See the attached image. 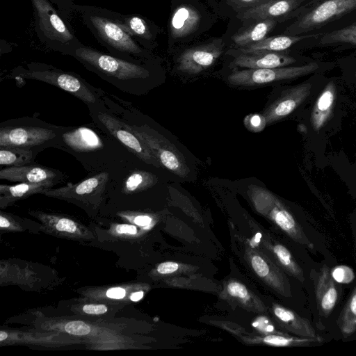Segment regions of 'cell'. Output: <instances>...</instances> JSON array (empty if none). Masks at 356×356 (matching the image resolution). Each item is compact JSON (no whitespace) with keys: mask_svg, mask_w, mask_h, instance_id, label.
Instances as JSON below:
<instances>
[{"mask_svg":"<svg viewBox=\"0 0 356 356\" xmlns=\"http://www.w3.org/2000/svg\"><path fill=\"white\" fill-rule=\"evenodd\" d=\"M252 266L257 274L260 277H265L269 273V267L266 261L259 256L252 259Z\"/></svg>","mask_w":356,"mask_h":356,"instance_id":"34","label":"cell"},{"mask_svg":"<svg viewBox=\"0 0 356 356\" xmlns=\"http://www.w3.org/2000/svg\"><path fill=\"white\" fill-rule=\"evenodd\" d=\"M261 237V233H259V232L257 233L255 235L254 241L256 243H259L260 241Z\"/></svg>","mask_w":356,"mask_h":356,"instance_id":"45","label":"cell"},{"mask_svg":"<svg viewBox=\"0 0 356 356\" xmlns=\"http://www.w3.org/2000/svg\"><path fill=\"white\" fill-rule=\"evenodd\" d=\"M335 99V86L330 82L322 91L314 106L311 115V123L316 131H318L329 118Z\"/></svg>","mask_w":356,"mask_h":356,"instance_id":"24","label":"cell"},{"mask_svg":"<svg viewBox=\"0 0 356 356\" xmlns=\"http://www.w3.org/2000/svg\"><path fill=\"white\" fill-rule=\"evenodd\" d=\"M0 227L1 229L22 230L21 227L13 219L3 213L0 216Z\"/></svg>","mask_w":356,"mask_h":356,"instance_id":"36","label":"cell"},{"mask_svg":"<svg viewBox=\"0 0 356 356\" xmlns=\"http://www.w3.org/2000/svg\"><path fill=\"white\" fill-rule=\"evenodd\" d=\"M12 74L24 79L41 81L58 87L72 94L86 103H95V96L84 82L74 74L65 72L51 65L31 63L27 67H18Z\"/></svg>","mask_w":356,"mask_h":356,"instance_id":"4","label":"cell"},{"mask_svg":"<svg viewBox=\"0 0 356 356\" xmlns=\"http://www.w3.org/2000/svg\"><path fill=\"white\" fill-rule=\"evenodd\" d=\"M266 193L269 202L273 207L272 216L277 225L294 237L299 243L309 249L313 250L314 248V243L306 236L293 216L282 207L270 191L266 190Z\"/></svg>","mask_w":356,"mask_h":356,"instance_id":"19","label":"cell"},{"mask_svg":"<svg viewBox=\"0 0 356 356\" xmlns=\"http://www.w3.org/2000/svg\"><path fill=\"white\" fill-rule=\"evenodd\" d=\"M306 0H268L254 8L238 13L237 18L241 21H260L267 19H288L300 11L302 3Z\"/></svg>","mask_w":356,"mask_h":356,"instance_id":"13","label":"cell"},{"mask_svg":"<svg viewBox=\"0 0 356 356\" xmlns=\"http://www.w3.org/2000/svg\"><path fill=\"white\" fill-rule=\"evenodd\" d=\"M268 0H227V3L238 13L258 6Z\"/></svg>","mask_w":356,"mask_h":356,"instance_id":"32","label":"cell"},{"mask_svg":"<svg viewBox=\"0 0 356 356\" xmlns=\"http://www.w3.org/2000/svg\"><path fill=\"white\" fill-rule=\"evenodd\" d=\"M8 338V333L5 331L0 332V341L2 342Z\"/></svg>","mask_w":356,"mask_h":356,"instance_id":"44","label":"cell"},{"mask_svg":"<svg viewBox=\"0 0 356 356\" xmlns=\"http://www.w3.org/2000/svg\"><path fill=\"white\" fill-rule=\"evenodd\" d=\"M277 22L276 19H270L257 21L243 32L233 35L232 40L240 47L254 44L264 39L275 28Z\"/></svg>","mask_w":356,"mask_h":356,"instance_id":"25","label":"cell"},{"mask_svg":"<svg viewBox=\"0 0 356 356\" xmlns=\"http://www.w3.org/2000/svg\"><path fill=\"white\" fill-rule=\"evenodd\" d=\"M56 6L61 15L65 19H68L71 15L74 13L73 0H49Z\"/></svg>","mask_w":356,"mask_h":356,"instance_id":"33","label":"cell"},{"mask_svg":"<svg viewBox=\"0 0 356 356\" xmlns=\"http://www.w3.org/2000/svg\"><path fill=\"white\" fill-rule=\"evenodd\" d=\"M71 56L87 68L99 74L120 81L144 79L149 76V70L136 62L123 59L82 44Z\"/></svg>","mask_w":356,"mask_h":356,"instance_id":"3","label":"cell"},{"mask_svg":"<svg viewBox=\"0 0 356 356\" xmlns=\"http://www.w3.org/2000/svg\"><path fill=\"white\" fill-rule=\"evenodd\" d=\"M108 180V173L101 172L75 184L46 189L42 194L58 199L76 200L84 204H99Z\"/></svg>","mask_w":356,"mask_h":356,"instance_id":"8","label":"cell"},{"mask_svg":"<svg viewBox=\"0 0 356 356\" xmlns=\"http://www.w3.org/2000/svg\"><path fill=\"white\" fill-rule=\"evenodd\" d=\"M143 294L144 293L143 291L134 292L131 295L130 299L134 302L138 301L143 297Z\"/></svg>","mask_w":356,"mask_h":356,"instance_id":"43","label":"cell"},{"mask_svg":"<svg viewBox=\"0 0 356 356\" xmlns=\"http://www.w3.org/2000/svg\"><path fill=\"white\" fill-rule=\"evenodd\" d=\"M56 172L42 165L10 166L1 170L0 179L20 183H40L54 180Z\"/></svg>","mask_w":356,"mask_h":356,"instance_id":"18","label":"cell"},{"mask_svg":"<svg viewBox=\"0 0 356 356\" xmlns=\"http://www.w3.org/2000/svg\"><path fill=\"white\" fill-rule=\"evenodd\" d=\"M56 136L54 131L39 127H5L0 129V147H29Z\"/></svg>","mask_w":356,"mask_h":356,"instance_id":"12","label":"cell"},{"mask_svg":"<svg viewBox=\"0 0 356 356\" xmlns=\"http://www.w3.org/2000/svg\"><path fill=\"white\" fill-rule=\"evenodd\" d=\"M318 67V63H310L300 66L244 69L234 71L228 76L227 81L234 86H261L303 76L314 72Z\"/></svg>","mask_w":356,"mask_h":356,"instance_id":"5","label":"cell"},{"mask_svg":"<svg viewBox=\"0 0 356 356\" xmlns=\"http://www.w3.org/2000/svg\"><path fill=\"white\" fill-rule=\"evenodd\" d=\"M316 35H276L257 42L245 47H239V51H273L279 52L289 49L304 39L314 37Z\"/></svg>","mask_w":356,"mask_h":356,"instance_id":"23","label":"cell"},{"mask_svg":"<svg viewBox=\"0 0 356 356\" xmlns=\"http://www.w3.org/2000/svg\"><path fill=\"white\" fill-rule=\"evenodd\" d=\"M337 325L343 337L346 338L356 331V286L337 319Z\"/></svg>","mask_w":356,"mask_h":356,"instance_id":"26","label":"cell"},{"mask_svg":"<svg viewBox=\"0 0 356 356\" xmlns=\"http://www.w3.org/2000/svg\"><path fill=\"white\" fill-rule=\"evenodd\" d=\"M115 231L120 234H130L134 235L137 233V228L134 225L121 224L118 225Z\"/></svg>","mask_w":356,"mask_h":356,"instance_id":"40","label":"cell"},{"mask_svg":"<svg viewBox=\"0 0 356 356\" xmlns=\"http://www.w3.org/2000/svg\"><path fill=\"white\" fill-rule=\"evenodd\" d=\"M113 14L120 26L141 47H150L155 35L148 20L138 14L124 15L114 10Z\"/></svg>","mask_w":356,"mask_h":356,"instance_id":"17","label":"cell"},{"mask_svg":"<svg viewBox=\"0 0 356 356\" xmlns=\"http://www.w3.org/2000/svg\"><path fill=\"white\" fill-rule=\"evenodd\" d=\"M229 293L234 297L244 298L248 295L247 289L238 282H232L227 286Z\"/></svg>","mask_w":356,"mask_h":356,"instance_id":"35","label":"cell"},{"mask_svg":"<svg viewBox=\"0 0 356 356\" xmlns=\"http://www.w3.org/2000/svg\"><path fill=\"white\" fill-rule=\"evenodd\" d=\"M252 325L254 327H257L259 325V323L258 322H254V323H252Z\"/></svg>","mask_w":356,"mask_h":356,"instance_id":"47","label":"cell"},{"mask_svg":"<svg viewBox=\"0 0 356 356\" xmlns=\"http://www.w3.org/2000/svg\"><path fill=\"white\" fill-rule=\"evenodd\" d=\"M35 18V31L40 42L49 49L71 56L83 43L72 26L64 20L49 0H31Z\"/></svg>","mask_w":356,"mask_h":356,"instance_id":"2","label":"cell"},{"mask_svg":"<svg viewBox=\"0 0 356 356\" xmlns=\"http://www.w3.org/2000/svg\"><path fill=\"white\" fill-rule=\"evenodd\" d=\"M98 118L113 136L143 161L157 168L161 165L144 142L132 131L130 125L106 113H100Z\"/></svg>","mask_w":356,"mask_h":356,"instance_id":"9","label":"cell"},{"mask_svg":"<svg viewBox=\"0 0 356 356\" xmlns=\"http://www.w3.org/2000/svg\"><path fill=\"white\" fill-rule=\"evenodd\" d=\"M355 76H356V74H355Z\"/></svg>","mask_w":356,"mask_h":356,"instance_id":"48","label":"cell"},{"mask_svg":"<svg viewBox=\"0 0 356 356\" xmlns=\"http://www.w3.org/2000/svg\"><path fill=\"white\" fill-rule=\"evenodd\" d=\"M295 62L293 57L280 52L239 51L232 65L243 69H265L286 67Z\"/></svg>","mask_w":356,"mask_h":356,"instance_id":"14","label":"cell"},{"mask_svg":"<svg viewBox=\"0 0 356 356\" xmlns=\"http://www.w3.org/2000/svg\"><path fill=\"white\" fill-rule=\"evenodd\" d=\"M83 312L89 314H102L107 312V307L104 305L89 304L83 305Z\"/></svg>","mask_w":356,"mask_h":356,"instance_id":"37","label":"cell"},{"mask_svg":"<svg viewBox=\"0 0 356 356\" xmlns=\"http://www.w3.org/2000/svg\"><path fill=\"white\" fill-rule=\"evenodd\" d=\"M332 279L339 284H349L355 277L353 269L346 265H340L334 267L330 271Z\"/></svg>","mask_w":356,"mask_h":356,"instance_id":"30","label":"cell"},{"mask_svg":"<svg viewBox=\"0 0 356 356\" xmlns=\"http://www.w3.org/2000/svg\"><path fill=\"white\" fill-rule=\"evenodd\" d=\"M328 267L323 265L316 276L315 296L320 312L324 316L332 313L337 302L339 289Z\"/></svg>","mask_w":356,"mask_h":356,"instance_id":"16","label":"cell"},{"mask_svg":"<svg viewBox=\"0 0 356 356\" xmlns=\"http://www.w3.org/2000/svg\"><path fill=\"white\" fill-rule=\"evenodd\" d=\"M132 131L144 142L161 165L174 174L185 177L189 168L182 154L165 137L146 126H130Z\"/></svg>","mask_w":356,"mask_h":356,"instance_id":"7","label":"cell"},{"mask_svg":"<svg viewBox=\"0 0 356 356\" xmlns=\"http://www.w3.org/2000/svg\"><path fill=\"white\" fill-rule=\"evenodd\" d=\"M32 215L40 219L45 232L51 234L76 239L94 238L88 229L68 218L42 212H33Z\"/></svg>","mask_w":356,"mask_h":356,"instance_id":"15","label":"cell"},{"mask_svg":"<svg viewBox=\"0 0 356 356\" xmlns=\"http://www.w3.org/2000/svg\"><path fill=\"white\" fill-rule=\"evenodd\" d=\"M356 9V0H326L303 13L287 27L285 33L296 35L327 24Z\"/></svg>","mask_w":356,"mask_h":356,"instance_id":"6","label":"cell"},{"mask_svg":"<svg viewBox=\"0 0 356 356\" xmlns=\"http://www.w3.org/2000/svg\"><path fill=\"white\" fill-rule=\"evenodd\" d=\"M177 269L178 264L172 261L161 263L157 267V271L161 274L172 273Z\"/></svg>","mask_w":356,"mask_h":356,"instance_id":"38","label":"cell"},{"mask_svg":"<svg viewBox=\"0 0 356 356\" xmlns=\"http://www.w3.org/2000/svg\"><path fill=\"white\" fill-rule=\"evenodd\" d=\"M250 124L252 127H259L262 123V120L258 115H254L251 117L250 119Z\"/></svg>","mask_w":356,"mask_h":356,"instance_id":"42","label":"cell"},{"mask_svg":"<svg viewBox=\"0 0 356 356\" xmlns=\"http://www.w3.org/2000/svg\"><path fill=\"white\" fill-rule=\"evenodd\" d=\"M200 15L189 5L178 6L173 12L170 23V32L174 38H184L197 29Z\"/></svg>","mask_w":356,"mask_h":356,"instance_id":"20","label":"cell"},{"mask_svg":"<svg viewBox=\"0 0 356 356\" xmlns=\"http://www.w3.org/2000/svg\"><path fill=\"white\" fill-rule=\"evenodd\" d=\"M135 224L139 226H147L152 222V218L148 216L140 215L137 216L134 218Z\"/></svg>","mask_w":356,"mask_h":356,"instance_id":"41","label":"cell"},{"mask_svg":"<svg viewBox=\"0 0 356 356\" xmlns=\"http://www.w3.org/2000/svg\"><path fill=\"white\" fill-rule=\"evenodd\" d=\"M64 330L70 334L76 336H86L92 332L91 327L82 321H70L64 325Z\"/></svg>","mask_w":356,"mask_h":356,"instance_id":"31","label":"cell"},{"mask_svg":"<svg viewBox=\"0 0 356 356\" xmlns=\"http://www.w3.org/2000/svg\"><path fill=\"white\" fill-rule=\"evenodd\" d=\"M311 88V83H305L284 91L264 111L263 118L266 124L274 123L291 114L309 96Z\"/></svg>","mask_w":356,"mask_h":356,"instance_id":"11","label":"cell"},{"mask_svg":"<svg viewBox=\"0 0 356 356\" xmlns=\"http://www.w3.org/2000/svg\"><path fill=\"white\" fill-rule=\"evenodd\" d=\"M266 330L268 332H273L274 330V327L273 325H267L266 328Z\"/></svg>","mask_w":356,"mask_h":356,"instance_id":"46","label":"cell"},{"mask_svg":"<svg viewBox=\"0 0 356 356\" xmlns=\"http://www.w3.org/2000/svg\"><path fill=\"white\" fill-rule=\"evenodd\" d=\"M65 144L73 150L79 152L94 151L102 146L97 134L86 127H80L63 135Z\"/></svg>","mask_w":356,"mask_h":356,"instance_id":"22","label":"cell"},{"mask_svg":"<svg viewBox=\"0 0 356 356\" xmlns=\"http://www.w3.org/2000/svg\"><path fill=\"white\" fill-rule=\"evenodd\" d=\"M0 164L1 165L20 166L29 163L32 159L31 150L17 147H0Z\"/></svg>","mask_w":356,"mask_h":356,"instance_id":"27","label":"cell"},{"mask_svg":"<svg viewBox=\"0 0 356 356\" xmlns=\"http://www.w3.org/2000/svg\"><path fill=\"white\" fill-rule=\"evenodd\" d=\"M156 181V177L151 173L142 170L134 171L127 178L123 191L126 193H136L149 187Z\"/></svg>","mask_w":356,"mask_h":356,"instance_id":"29","label":"cell"},{"mask_svg":"<svg viewBox=\"0 0 356 356\" xmlns=\"http://www.w3.org/2000/svg\"><path fill=\"white\" fill-rule=\"evenodd\" d=\"M126 295V291L121 287H113L106 291V296L112 299H122Z\"/></svg>","mask_w":356,"mask_h":356,"instance_id":"39","label":"cell"},{"mask_svg":"<svg viewBox=\"0 0 356 356\" xmlns=\"http://www.w3.org/2000/svg\"><path fill=\"white\" fill-rule=\"evenodd\" d=\"M83 24L110 54L129 60L146 57L147 51L116 21L113 10L90 5L74 4Z\"/></svg>","mask_w":356,"mask_h":356,"instance_id":"1","label":"cell"},{"mask_svg":"<svg viewBox=\"0 0 356 356\" xmlns=\"http://www.w3.org/2000/svg\"><path fill=\"white\" fill-rule=\"evenodd\" d=\"M55 184L54 180H48L40 183H20L14 186L0 185V206L3 209L13 202L28 197L35 193L50 188Z\"/></svg>","mask_w":356,"mask_h":356,"instance_id":"21","label":"cell"},{"mask_svg":"<svg viewBox=\"0 0 356 356\" xmlns=\"http://www.w3.org/2000/svg\"><path fill=\"white\" fill-rule=\"evenodd\" d=\"M320 42L323 44L356 45V23L325 34L321 38Z\"/></svg>","mask_w":356,"mask_h":356,"instance_id":"28","label":"cell"},{"mask_svg":"<svg viewBox=\"0 0 356 356\" xmlns=\"http://www.w3.org/2000/svg\"><path fill=\"white\" fill-rule=\"evenodd\" d=\"M222 51L221 40L186 49L178 58V69L188 74H198L211 67Z\"/></svg>","mask_w":356,"mask_h":356,"instance_id":"10","label":"cell"}]
</instances>
